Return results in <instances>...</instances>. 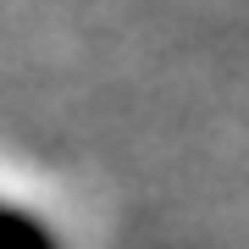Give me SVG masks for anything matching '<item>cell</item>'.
Segmentation results:
<instances>
[{
	"mask_svg": "<svg viewBox=\"0 0 249 249\" xmlns=\"http://www.w3.org/2000/svg\"><path fill=\"white\" fill-rule=\"evenodd\" d=\"M0 249H61L55 232L22 205H0Z\"/></svg>",
	"mask_w": 249,
	"mask_h": 249,
	"instance_id": "6da1fadb",
	"label": "cell"
}]
</instances>
